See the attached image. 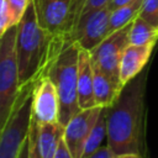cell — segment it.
I'll list each match as a JSON object with an SVG mask.
<instances>
[{
	"mask_svg": "<svg viewBox=\"0 0 158 158\" xmlns=\"http://www.w3.org/2000/svg\"><path fill=\"white\" fill-rule=\"evenodd\" d=\"M63 136L64 126L60 122L37 123V144L41 158H56Z\"/></svg>",
	"mask_w": 158,
	"mask_h": 158,
	"instance_id": "obj_13",
	"label": "cell"
},
{
	"mask_svg": "<svg viewBox=\"0 0 158 158\" xmlns=\"http://www.w3.org/2000/svg\"><path fill=\"white\" fill-rule=\"evenodd\" d=\"M131 23L111 32L99 46L89 52L93 65L101 69L121 88L120 81V63L122 54L130 44Z\"/></svg>",
	"mask_w": 158,
	"mask_h": 158,
	"instance_id": "obj_6",
	"label": "cell"
},
{
	"mask_svg": "<svg viewBox=\"0 0 158 158\" xmlns=\"http://www.w3.org/2000/svg\"><path fill=\"white\" fill-rule=\"evenodd\" d=\"M30 143H31V156L30 158H41L37 144V123L32 120L30 128Z\"/></svg>",
	"mask_w": 158,
	"mask_h": 158,
	"instance_id": "obj_21",
	"label": "cell"
},
{
	"mask_svg": "<svg viewBox=\"0 0 158 158\" xmlns=\"http://www.w3.org/2000/svg\"><path fill=\"white\" fill-rule=\"evenodd\" d=\"M17 26L0 36V126L9 118L21 91L16 53Z\"/></svg>",
	"mask_w": 158,
	"mask_h": 158,
	"instance_id": "obj_5",
	"label": "cell"
},
{
	"mask_svg": "<svg viewBox=\"0 0 158 158\" xmlns=\"http://www.w3.org/2000/svg\"><path fill=\"white\" fill-rule=\"evenodd\" d=\"M78 102L81 110L96 106L94 98V67L88 51L80 49L78 62Z\"/></svg>",
	"mask_w": 158,
	"mask_h": 158,
	"instance_id": "obj_12",
	"label": "cell"
},
{
	"mask_svg": "<svg viewBox=\"0 0 158 158\" xmlns=\"http://www.w3.org/2000/svg\"><path fill=\"white\" fill-rule=\"evenodd\" d=\"M142 5H143V0H132L117 7L116 10L111 11V17H110L111 32L132 23L133 20L139 15Z\"/></svg>",
	"mask_w": 158,
	"mask_h": 158,
	"instance_id": "obj_16",
	"label": "cell"
},
{
	"mask_svg": "<svg viewBox=\"0 0 158 158\" xmlns=\"http://www.w3.org/2000/svg\"><path fill=\"white\" fill-rule=\"evenodd\" d=\"M79 52L80 48L73 40L54 36L51 57L43 72V75H47L57 88L59 96V122L63 126L81 110L78 102Z\"/></svg>",
	"mask_w": 158,
	"mask_h": 158,
	"instance_id": "obj_2",
	"label": "cell"
},
{
	"mask_svg": "<svg viewBox=\"0 0 158 158\" xmlns=\"http://www.w3.org/2000/svg\"><path fill=\"white\" fill-rule=\"evenodd\" d=\"M94 67V98L96 106L109 107L111 106L117 96L120 95L122 88L116 84L110 77H107L101 69Z\"/></svg>",
	"mask_w": 158,
	"mask_h": 158,
	"instance_id": "obj_14",
	"label": "cell"
},
{
	"mask_svg": "<svg viewBox=\"0 0 158 158\" xmlns=\"http://www.w3.org/2000/svg\"><path fill=\"white\" fill-rule=\"evenodd\" d=\"M102 110L100 106L80 110L64 126L63 141L73 158H83L86 141Z\"/></svg>",
	"mask_w": 158,
	"mask_h": 158,
	"instance_id": "obj_9",
	"label": "cell"
},
{
	"mask_svg": "<svg viewBox=\"0 0 158 158\" xmlns=\"http://www.w3.org/2000/svg\"><path fill=\"white\" fill-rule=\"evenodd\" d=\"M138 16L158 27V0H143Z\"/></svg>",
	"mask_w": 158,
	"mask_h": 158,
	"instance_id": "obj_19",
	"label": "cell"
},
{
	"mask_svg": "<svg viewBox=\"0 0 158 158\" xmlns=\"http://www.w3.org/2000/svg\"><path fill=\"white\" fill-rule=\"evenodd\" d=\"M30 156H31V143H30V135H28V137L25 141L17 158H30Z\"/></svg>",
	"mask_w": 158,
	"mask_h": 158,
	"instance_id": "obj_24",
	"label": "cell"
},
{
	"mask_svg": "<svg viewBox=\"0 0 158 158\" xmlns=\"http://www.w3.org/2000/svg\"><path fill=\"white\" fill-rule=\"evenodd\" d=\"M110 17L111 11L107 6L84 15L79 21L72 40L80 49L88 52L93 51L111 33Z\"/></svg>",
	"mask_w": 158,
	"mask_h": 158,
	"instance_id": "obj_8",
	"label": "cell"
},
{
	"mask_svg": "<svg viewBox=\"0 0 158 158\" xmlns=\"http://www.w3.org/2000/svg\"><path fill=\"white\" fill-rule=\"evenodd\" d=\"M36 81L21 88L9 118L1 126L0 158H17L25 141L30 135Z\"/></svg>",
	"mask_w": 158,
	"mask_h": 158,
	"instance_id": "obj_4",
	"label": "cell"
},
{
	"mask_svg": "<svg viewBox=\"0 0 158 158\" xmlns=\"http://www.w3.org/2000/svg\"><path fill=\"white\" fill-rule=\"evenodd\" d=\"M154 46L156 43L146 46H127L120 63V81L122 86H125L128 81H131L144 70L154 49Z\"/></svg>",
	"mask_w": 158,
	"mask_h": 158,
	"instance_id": "obj_11",
	"label": "cell"
},
{
	"mask_svg": "<svg viewBox=\"0 0 158 158\" xmlns=\"http://www.w3.org/2000/svg\"><path fill=\"white\" fill-rule=\"evenodd\" d=\"M6 1L10 6V9H11V11L14 12V16H15L16 21L20 23V21L23 17L31 0H6Z\"/></svg>",
	"mask_w": 158,
	"mask_h": 158,
	"instance_id": "obj_20",
	"label": "cell"
},
{
	"mask_svg": "<svg viewBox=\"0 0 158 158\" xmlns=\"http://www.w3.org/2000/svg\"><path fill=\"white\" fill-rule=\"evenodd\" d=\"M56 158H73V156L70 154V152L67 148V146H65L63 139H62V142L59 144V148H58V152L56 154Z\"/></svg>",
	"mask_w": 158,
	"mask_h": 158,
	"instance_id": "obj_25",
	"label": "cell"
},
{
	"mask_svg": "<svg viewBox=\"0 0 158 158\" xmlns=\"http://www.w3.org/2000/svg\"><path fill=\"white\" fill-rule=\"evenodd\" d=\"M158 41V27L149 23L141 16H137L131 23L130 30V44L146 46L157 43Z\"/></svg>",
	"mask_w": 158,
	"mask_h": 158,
	"instance_id": "obj_15",
	"label": "cell"
},
{
	"mask_svg": "<svg viewBox=\"0 0 158 158\" xmlns=\"http://www.w3.org/2000/svg\"><path fill=\"white\" fill-rule=\"evenodd\" d=\"M104 138H107V125H106V107H104L100 117L98 118L88 141L84 148V154L83 158H88L91 156L98 148L101 147V143Z\"/></svg>",
	"mask_w": 158,
	"mask_h": 158,
	"instance_id": "obj_17",
	"label": "cell"
},
{
	"mask_svg": "<svg viewBox=\"0 0 158 158\" xmlns=\"http://www.w3.org/2000/svg\"><path fill=\"white\" fill-rule=\"evenodd\" d=\"M40 25L53 36L72 40L73 0H33Z\"/></svg>",
	"mask_w": 158,
	"mask_h": 158,
	"instance_id": "obj_7",
	"label": "cell"
},
{
	"mask_svg": "<svg viewBox=\"0 0 158 158\" xmlns=\"http://www.w3.org/2000/svg\"><path fill=\"white\" fill-rule=\"evenodd\" d=\"M146 79L144 69L128 81L115 102L106 107V141L117 156L143 157Z\"/></svg>",
	"mask_w": 158,
	"mask_h": 158,
	"instance_id": "obj_1",
	"label": "cell"
},
{
	"mask_svg": "<svg viewBox=\"0 0 158 158\" xmlns=\"http://www.w3.org/2000/svg\"><path fill=\"white\" fill-rule=\"evenodd\" d=\"M32 120L38 125L59 122V96L56 85L47 77H41L33 90Z\"/></svg>",
	"mask_w": 158,
	"mask_h": 158,
	"instance_id": "obj_10",
	"label": "cell"
},
{
	"mask_svg": "<svg viewBox=\"0 0 158 158\" xmlns=\"http://www.w3.org/2000/svg\"><path fill=\"white\" fill-rule=\"evenodd\" d=\"M109 2H110V0H88V1H86V5H85V7H84V11H83L81 17H83L84 15H86V14L94 11V10H98V9H101V7L107 6ZM81 17H80V19H81Z\"/></svg>",
	"mask_w": 158,
	"mask_h": 158,
	"instance_id": "obj_23",
	"label": "cell"
},
{
	"mask_svg": "<svg viewBox=\"0 0 158 158\" xmlns=\"http://www.w3.org/2000/svg\"><path fill=\"white\" fill-rule=\"evenodd\" d=\"M54 36L38 22L35 2L31 0L23 17L17 25L16 53L20 74V86L23 88L38 80L51 57Z\"/></svg>",
	"mask_w": 158,
	"mask_h": 158,
	"instance_id": "obj_3",
	"label": "cell"
},
{
	"mask_svg": "<svg viewBox=\"0 0 158 158\" xmlns=\"http://www.w3.org/2000/svg\"><path fill=\"white\" fill-rule=\"evenodd\" d=\"M121 156H117L110 147L109 144L101 146L100 148H98L91 156H89L88 158H120Z\"/></svg>",
	"mask_w": 158,
	"mask_h": 158,
	"instance_id": "obj_22",
	"label": "cell"
},
{
	"mask_svg": "<svg viewBox=\"0 0 158 158\" xmlns=\"http://www.w3.org/2000/svg\"><path fill=\"white\" fill-rule=\"evenodd\" d=\"M19 22L16 21L14 12L11 11L6 0H0V36L5 33L10 27L17 26Z\"/></svg>",
	"mask_w": 158,
	"mask_h": 158,
	"instance_id": "obj_18",
	"label": "cell"
},
{
	"mask_svg": "<svg viewBox=\"0 0 158 158\" xmlns=\"http://www.w3.org/2000/svg\"><path fill=\"white\" fill-rule=\"evenodd\" d=\"M120 158H143V157H139V156H121Z\"/></svg>",
	"mask_w": 158,
	"mask_h": 158,
	"instance_id": "obj_26",
	"label": "cell"
}]
</instances>
